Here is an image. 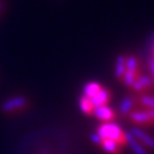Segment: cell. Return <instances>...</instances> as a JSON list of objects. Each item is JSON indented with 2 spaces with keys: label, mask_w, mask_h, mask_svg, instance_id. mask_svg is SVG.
<instances>
[{
  "label": "cell",
  "mask_w": 154,
  "mask_h": 154,
  "mask_svg": "<svg viewBox=\"0 0 154 154\" xmlns=\"http://www.w3.org/2000/svg\"><path fill=\"white\" fill-rule=\"evenodd\" d=\"M128 117H129L131 123H134L138 126H141V125H146V126L147 125H153L152 119L149 117V113H148L147 109H143V108L142 109H135L128 115Z\"/></svg>",
  "instance_id": "2"
},
{
  "label": "cell",
  "mask_w": 154,
  "mask_h": 154,
  "mask_svg": "<svg viewBox=\"0 0 154 154\" xmlns=\"http://www.w3.org/2000/svg\"><path fill=\"white\" fill-rule=\"evenodd\" d=\"M102 88L103 86L100 83H97V82H90V83H88L84 86V95L83 96H85L88 98H92L94 96H96L100 92V90Z\"/></svg>",
  "instance_id": "13"
},
{
  "label": "cell",
  "mask_w": 154,
  "mask_h": 154,
  "mask_svg": "<svg viewBox=\"0 0 154 154\" xmlns=\"http://www.w3.org/2000/svg\"><path fill=\"white\" fill-rule=\"evenodd\" d=\"M153 56H154V45H153ZM153 61H154V58H153Z\"/></svg>",
  "instance_id": "17"
},
{
  "label": "cell",
  "mask_w": 154,
  "mask_h": 154,
  "mask_svg": "<svg viewBox=\"0 0 154 154\" xmlns=\"http://www.w3.org/2000/svg\"><path fill=\"white\" fill-rule=\"evenodd\" d=\"M136 101H137V107H142L143 109H154V96L152 95H138L136 96Z\"/></svg>",
  "instance_id": "11"
},
{
  "label": "cell",
  "mask_w": 154,
  "mask_h": 154,
  "mask_svg": "<svg viewBox=\"0 0 154 154\" xmlns=\"http://www.w3.org/2000/svg\"><path fill=\"white\" fill-rule=\"evenodd\" d=\"M90 138H91V141H92L95 144H97V146H100V143H101V141H102V138H101L96 132L91 134V135H90Z\"/></svg>",
  "instance_id": "15"
},
{
  "label": "cell",
  "mask_w": 154,
  "mask_h": 154,
  "mask_svg": "<svg viewBox=\"0 0 154 154\" xmlns=\"http://www.w3.org/2000/svg\"><path fill=\"white\" fill-rule=\"evenodd\" d=\"M136 138L138 142H141L144 147H148L150 149L154 150V137H152L150 135H148L147 132H144L143 130H141L140 128H132L131 131H130Z\"/></svg>",
  "instance_id": "5"
},
{
  "label": "cell",
  "mask_w": 154,
  "mask_h": 154,
  "mask_svg": "<svg viewBox=\"0 0 154 154\" xmlns=\"http://www.w3.org/2000/svg\"><path fill=\"white\" fill-rule=\"evenodd\" d=\"M136 107H137V101H136V96L134 95H129L124 97L119 104V109L123 115H129L132 110H135Z\"/></svg>",
  "instance_id": "8"
},
{
  "label": "cell",
  "mask_w": 154,
  "mask_h": 154,
  "mask_svg": "<svg viewBox=\"0 0 154 154\" xmlns=\"http://www.w3.org/2000/svg\"><path fill=\"white\" fill-rule=\"evenodd\" d=\"M90 100H91V102H92L95 108L100 107V106H107L108 102L110 101V91L108 89H106V88H102L100 90V92L96 96H94L92 98H90Z\"/></svg>",
  "instance_id": "9"
},
{
  "label": "cell",
  "mask_w": 154,
  "mask_h": 154,
  "mask_svg": "<svg viewBox=\"0 0 154 154\" xmlns=\"http://www.w3.org/2000/svg\"><path fill=\"white\" fill-rule=\"evenodd\" d=\"M125 69H126L125 56L119 55L117 58H115V63H114V74L117 76V79H119V80L123 79V76L125 74Z\"/></svg>",
  "instance_id": "10"
},
{
  "label": "cell",
  "mask_w": 154,
  "mask_h": 154,
  "mask_svg": "<svg viewBox=\"0 0 154 154\" xmlns=\"http://www.w3.org/2000/svg\"><path fill=\"white\" fill-rule=\"evenodd\" d=\"M79 107H80L82 112H83L84 114H88V115H91V114L94 113V109H95V107H94L91 100L88 98V97H85V96H83V97L79 100Z\"/></svg>",
  "instance_id": "14"
},
{
  "label": "cell",
  "mask_w": 154,
  "mask_h": 154,
  "mask_svg": "<svg viewBox=\"0 0 154 154\" xmlns=\"http://www.w3.org/2000/svg\"><path fill=\"white\" fill-rule=\"evenodd\" d=\"M149 67H150V72H152V78L154 80V61H150L149 62Z\"/></svg>",
  "instance_id": "16"
},
{
  "label": "cell",
  "mask_w": 154,
  "mask_h": 154,
  "mask_svg": "<svg viewBox=\"0 0 154 154\" xmlns=\"http://www.w3.org/2000/svg\"><path fill=\"white\" fill-rule=\"evenodd\" d=\"M28 103V100L23 96H17V97H14L11 100H8L3 103L2 106V109L6 113H11V112H15L20 108H23L26 107Z\"/></svg>",
  "instance_id": "4"
},
{
  "label": "cell",
  "mask_w": 154,
  "mask_h": 154,
  "mask_svg": "<svg viewBox=\"0 0 154 154\" xmlns=\"http://www.w3.org/2000/svg\"><path fill=\"white\" fill-rule=\"evenodd\" d=\"M100 146L102 147V149L104 152H107L108 154H120V146H118L115 142L107 140V138H102Z\"/></svg>",
  "instance_id": "12"
},
{
  "label": "cell",
  "mask_w": 154,
  "mask_h": 154,
  "mask_svg": "<svg viewBox=\"0 0 154 154\" xmlns=\"http://www.w3.org/2000/svg\"><path fill=\"white\" fill-rule=\"evenodd\" d=\"M153 85H154V80H153V78L150 75H147V74L142 75V74H140V76L135 80V83L132 84V86L130 89H132L135 92L140 94V92H144V91L149 90Z\"/></svg>",
  "instance_id": "3"
},
{
  "label": "cell",
  "mask_w": 154,
  "mask_h": 154,
  "mask_svg": "<svg viewBox=\"0 0 154 154\" xmlns=\"http://www.w3.org/2000/svg\"><path fill=\"white\" fill-rule=\"evenodd\" d=\"M92 114L95 115L97 119H100V120H102L104 123H107V122H109V120H112V119L115 118V112L110 107H108V104L107 106L96 107L94 109V113Z\"/></svg>",
  "instance_id": "6"
},
{
  "label": "cell",
  "mask_w": 154,
  "mask_h": 154,
  "mask_svg": "<svg viewBox=\"0 0 154 154\" xmlns=\"http://www.w3.org/2000/svg\"><path fill=\"white\" fill-rule=\"evenodd\" d=\"M96 134L101 137V138H107L113 142H115L118 146L123 147L126 144L125 141V131L118 125V124H114V123H103L101 124L97 130Z\"/></svg>",
  "instance_id": "1"
},
{
  "label": "cell",
  "mask_w": 154,
  "mask_h": 154,
  "mask_svg": "<svg viewBox=\"0 0 154 154\" xmlns=\"http://www.w3.org/2000/svg\"><path fill=\"white\" fill-rule=\"evenodd\" d=\"M125 141H126V144H129V147L134 152V154H148L146 147L141 142H138L137 138L130 131L125 132Z\"/></svg>",
  "instance_id": "7"
}]
</instances>
